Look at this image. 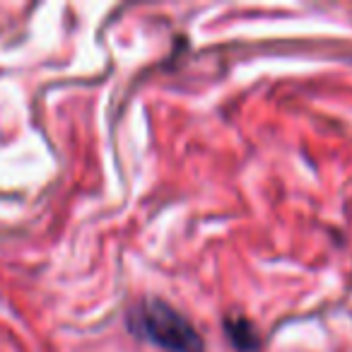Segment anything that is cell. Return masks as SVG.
Here are the masks:
<instances>
[{"label": "cell", "mask_w": 352, "mask_h": 352, "mask_svg": "<svg viewBox=\"0 0 352 352\" xmlns=\"http://www.w3.org/2000/svg\"><path fill=\"white\" fill-rule=\"evenodd\" d=\"M128 331L166 352H206L203 336L164 299L147 297L128 311Z\"/></svg>", "instance_id": "1"}, {"label": "cell", "mask_w": 352, "mask_h": 352, "mask_svg": "<svg viewBox=\"0 0 352 352\" xmlns=\"http://www.w3.org/2000/svg\"><path fill=\"white\" fill-rule=\"evenodd\" d=\"M225 333L232 340V345L239 352H256L261 347V336L256 326L244 316H227L225 318Z\"/></svg>", "instance_id": "2"}]
</instances>
